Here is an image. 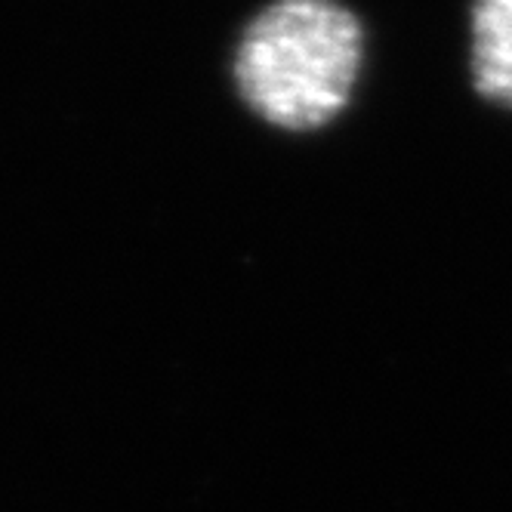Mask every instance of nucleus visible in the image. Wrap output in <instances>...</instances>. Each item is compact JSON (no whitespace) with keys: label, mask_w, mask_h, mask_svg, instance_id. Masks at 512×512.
Masks as SVG:
<instances>
[{"label":"nucleus","mask_w":512,"mask_h":512,"mask_svg":"<svg viewBox=\"0 0 512 512\" xmlns=\"http://www.w3.org/2000/svg\"><path fill=\"white\" fill-rule=\"evenodd\" d=\"M361 50V25L340 0H272L241 34L235 84L263 121L315 130L349 102Z\"/></svg>","instance_id":"f257e3e1"},{"label":"nucleus","mask_w":512,"mask_h":512,"mask_svg":"<svg viewBox=\"0 0 512 512\" xmlns=\"http://www.w3.org/2000/svg\"><path fill=\"white\" fill-rule=\"evenodd\" d=\"M472 84L512 108V0H472Z\"/></svg>","instance_id":"f03ea898"}]
</instances>
